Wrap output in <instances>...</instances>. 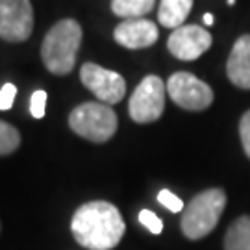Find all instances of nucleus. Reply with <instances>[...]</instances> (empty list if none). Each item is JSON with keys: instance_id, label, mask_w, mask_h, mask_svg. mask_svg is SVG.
<instances>
[{"instance_id": "nucleus-1", "label": "nucleus", "mask_w": 250, "mask_h": 250, "mask_svg": "<svg viewBox=\"0 0 250 250\" xmlns=\"http://www.w3.org/2000/svg\"><path fill=\"white\" fill-rule=\"evenodd\" d=\"M76 243L87 250H111L121 243L126 224L117 206L106 200L82 204L71 221Z\"/></svg>"}, {"instance_id": "nucleus-2", "label": "nucleus", "mask_w": 250, "mask_h": 250, "mask_svg": "<svg viewBox=\"0 0 250 250\" xmlns=\"http://www.w3.org/2000/svg\"><path fill=\"white\" fill-rule=\"evenodd\" d=\"M82 45V26L74 19H62L46 32L41 45V60L48 72L65 76L74 69Z\"/></svg>"}, {"instance_id": "nucleus-3", "label": "nucleus", "mask_w": 250, "mask_h": 250, "mask_svg": "<svg viewBox=\"0 0 250 250\" xmlns=\"http://www.w3.org/2000/svg\"><path fill=\"white\" fill-rule=\"evenodd\" d=\"M226 208V193L219 188L206 189L191 198L184 211L180 228L191 241H198L215 230Z\"/></svg>"}, {"instance_id": "nucleus-4", "label": "nucleus", "mask_w": 250, "mask_h": 250, "mask_svg": "<svg viewBox=\"0 0 250 250\" xmlns=\"http://www.w3.org/2000/svg\"><path fill=\"white\" fill-rule=\"evenodd\" d=\"M69 126L76 135L93 143H106L117 132L119 119L104 102H83L69 115Z\"/></svg>"}, {"instance_id": "nucleus-5", "label": "nucleus", "mask_w": 250, "mask_h": 250, "mask_svg": "<svg viewBox=\"0 0 250 250\" xmlns=\"http://www.w3.org/2000/svg\"><path fill=\"white\" fill-rule=\"evenodd\" d=\"M165 91L167 85L160 76L148 74L135 87L128 102V113L139 125L156 123L165 111Z\"/></svg>"}, {"instance_id": "nucleus-6", "label": "nucleus", "mask_w": 250, "mask_h": 250, "mask_svg": "<svg viewBox=\"0 0 250 250\" xmlns=\"http://www.w3.org/2000/svg\"><path fill=\"white\" fill-rule=\"evenodd\" d=\"M170 100L188 111H204L213 104V89L188 71L174 72L167 80Z\"/></svg>"}, {"instance_id": "nucleus-7", "label": "nucleus", "mask_w": 250, "mask_h": 250, "mask_svg": "<svg viewBox=\"0 0 250 250\" xmlns=\"http://www.w3.org/2000/svg\"><path fill=\"white\" fill-rule=\"evenodd\" d=\"M80 80L87 89L107 106L119 104L126 95V80L115 71L104 69L97 63H83Z\"/></svg>"}, {"instance_id": "nucleus-8", "label": "nucleus", "mask_w": 250, "mask_h": 250, "mask_svg": "<svg viewBox=\"0 0 250 250\" xmlns=\"http://www.w3.org/2000/svg\"><path fill=\"white\" fill-rule=\"evenodd\" d=\"M34 30V8L30 0H0V37L8 43H22Z\"/></svg>"}, {"instance_id": "nucleus-9", "label": "nucleus", "mask_w": 250, "mask_h": 250, "mask_svg": "<svg viewBox=\"0 0 250 250\" xmlns=\"http://www.w3.org/2000/svg\"><path fill=\"white\" fill-rule=\"evenodd\" d=\"M211 43L213 37L206 28L198 24H184L172 30V34L167 39V48L174 58L182 62H195L209 50Z\"/></svg>"}, {"instance_id": "nucleus-10", "label": "nucleus", "mask_w": 250, "mask_h": 250, "mask_svg": "<svg viewBox=\"0 0 250 250\" xmlns=\"http://www.w3.org/2000/svg\"><path fill=\"white\" fill-rule=\"evenodd\" d=\"M160 37L156 22L148 19H126L113 32V39L130 50H141L152 46Z\"/></svg>"}, {"instance_id": "nucleus-11", "label": "nucleus", "mask_w": 250, "mask_h": 250, "mask_svg": "<svg viewBox=\"0 0 250 250\" xmlns=\"http://www.w3.org/2000/svg\"><path fill=\"white\" fill-rule=\"evenodd\" d=\"M226 74L235 87L250 89V34H245L233 43L226 63Z\"/></svg>"}, {"instance_id": "nucleus-12", "label": "nucleus", "mask_w": 250, "mask_h": 250, "mask_svg": "<svg viewBox=\"0 0 250 250\" xmlns=\"http://www.w3.org/2000/svg\"><path fill=\"white\" fill-rule=\"evenodd\" d=\"M193 8V0H161L158 9V21L165 28L184 26V21L188 19Z\"/></svg>"}, {"instance_id": "nucleus-13", "label": "nucleus", "mask_w": 250, "mask_h": 250, "mask_svg": "<svg viewBox=\"0 0 250 250\" xmlns=\"http://www.w3.org/2000/svg\"><path fill=\"white\" fill-rule=\"evenodd\" d=\"M224 250H250V215L235 219L224 235Z\"/></svg>"}, {"instance_id": "nucleus-14", "label": "nucleus", "mask_w": 250, "mask_h": 250, "mask_svg": "<svg viewBox=\"0 0 250 250\" xmlns=\"http://www.w3.org/2000/svg\"><path fill=\"white\" fill-rule=\"evenodd\" d=\"M156 6V0H111V11L117 17L143 19Z\"/></svg>"}, {"instance_id": "nucleus-15", "label": "nucleus", "mask_w": 250, "mask_h": 250, "mask_svg": "<svg viewBox=\"0 0 250 250\" xmlns=\"http://www.w3.org/2000/svg\"><path fill=\"white\" fill-rule=\"evenodd\" d=\"M21 145V134L15 126L0 121V156H8L19 148Z\"/></svg>"}, {"instance_id": "nucleus-16", "label": "nucleus", "mask_w": 250, "mask_h": 250, "mask_svg": "<svg viewBox=\"0 0 250 250\" xmlns=\"http://www.w3.org/2000/svg\"><path fill=\"white\" fill-rule=\"evenodd\" d=\"M158 200H160L161 206H165L169 211L172 213H180V211H184V202H182V198H178L174 193H170L169 189H161L160 193H158Z\"/></svg>"}, {"instance_id": "nucleus-17", "label": "nucleus", "mask_w": 250, "mask_h": 250, "mask_svg": "<svg viewBox=\"0 0 250 250\" xmlns=\"http://www.w3.org/2000/svg\"><path fill=\"white\" fill-rule=\"evenodd\" d=\"M139 223L143 224L148 232L156 233V235L161 233V230H163L161 219L154 213V211H150V209H141V211H139Z\"/></svg>"}, {"instance_id": "nucleus-18", "label": "nucleus", "mask_w": 250, "mask_h": 250, "mask_svg": "<svg viewBox=\"0 0 250 250\" xmlns=\"http://www.w3.org/2000/svg\"><path fill=\"white\" fill-rule=\"evenodd\" d=\"M46 109V93L43 89L34 91L32 99H30V113L36 119H43Z\"/></svg>"}, {"instance_id": "nucleus-19", "label": "nucleus", "mask_w": 250, "mask_h": 250, "mask_svg": "<svg viewBox=\"0 0 250 250\" xmlns=\"http://www.w3.org/2000/svg\"><path fill=\"white\" fill-rule=\"evenodd\" d=\"M239 137H241L243 150L250 158V109L245 111L239 121Z\"/></svg>"}, {"instance_id": "nucleus-20", "label": "nucleus", "mask_w": 250, "mask_h": 250, "mask_svg": "<svg viewBox=\"0 0 250 250\" xmlns=\"http://www.w3.org/2000/svg\"><path fill=\"white\" fill-rule=\"evenodd\" d=\"M17 97V87L13 83H4L0 89V109L8 111L9 107L13 106V100Z\"/></svg>"}, {"instance_id": "nucleus-21", "label": "nucleus", "mask_w": 250, "mask_h": 250, "mask_svg": "<svg viewBox=\"0 0 250 250\" xmlns=\"http://www.w3.org/2000/svg\"><path fill=\"white\" fill-rule=\"evenodd\" d=\"M202 21H204V24L206 26H211V24H213V15H211V13H204V17H202Z\"/></svg>"}, {"instance_id": "nucleus-22", "label": "nucleus", "mask_w": 250, "mask_h": 250, "mask_svg": "<svg viewBox=\"0 0 250 250\" xmlns=\"http://www.w3.org/2000/svg\"><path fill=\"white\" fill-rule=\"evenodd\" d=\"M226 4H228V6H233V4H235V0H226Z\"/></svg>"}]
</instances>
